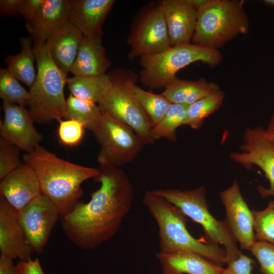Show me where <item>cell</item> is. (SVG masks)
Masks as SVG:
<instances>
[{
  "label": "cell",
  "instance_id": "603a6c76",
  "mask_svg": "<svg viewBox=\"0 0 274 274\" xmlns=\"http://www.w3.org/2000/svg\"><path fill=\"white\" fill-rule=\"evenodd\" d=\"M219 85L204 79L191 81L177 77L162 93L171 103L190 105L218 91Z\"/></svg>",
  "mask_w": 274,
  "mask_h": 274
},
{
  "label": "cell",
  "instance_id": "d6986e66",
  "mask_svg": "<svg viewBox=\"0 0 274 274\" xmlns=\"http://www.w3.org/2000/svg\"><path fill=\"white\" fill-rule=\"evenodd\" d=\"M69 21L87 37H101V27L114 0H70Z\"/></svg>",
  "mask_w": 274,
  "mask_h": 274
},
{
  "label": "cell",
  "instance_id": "44dd1931",
  "mask_svg": "<svg viewBox=\"0 0 274 274\" xmlns=\"http://www.w3.org/2000/svg\"><path fill=\"white\" fill-rule=\"evenodd\" d=\"M110 66L101 37L83 36L70 72L74 76H99Z\"/></svg>",
  "mask_w": 274,
  "mask_h": 274
},
{
  "label": "cell",
  "instance_id": "836d02e7",
  "mask_svg": "<svg viewBox=\"0 0 274 274\" xmlns=\"http://www.w3.org/2000/svg\"><path fill=\"white\" fill-rule=\"evenodd\" d=\"M250 251L256 258L262 274H274V245L256 240Z\"/></svg>",
  "mask_w": 274,
  "mask_h": 274
},
{
  "label": "cell",
  "instance_id": "7c38bea8",
  "mask_svg": "<svg viewBox=\"0 0 274 274\" xmlns=\"http://www.w3.org/2000/svg\"><path fill=\"white\" fill-rule=\"evenodd\" d=\"M17 212L19 222L34 252L42 253L60 218L57 208L42 193Z\"/></svg>",
  "mask_w": 274,
  "mask_h": 274
},
{
  "label": "cell",
  "instance_id": "d6a6232c",
  "mask_svg": "<svg viewBox=\"0 0 274 274\" xmlns=\"http://www.w3.org/2000/svg\"><path fill=\"white\" fill-rule=\"evenodd\" d=\"M59 122L58 135L60 142L68 147L78 145L84 136L85 128L84 126L72 119L61 120Z\"/></svg>",
  "mask_w": 274,
  "mask_h": 274
},
{
  "label": "cell",
  "instance_id": "e0dca14e",
  "mask_svg": "<svg viewBox=\"0 0 274 274\" xmlns=\"http://www.w3.org/2000/svg\"><path fill=\"white\" fill-rule=\"evenodd\" d=\"M160 6L171 46L191 43L197 19V9L191 0H164Z\"/></svg>",
  "mask_w": 274,
  "mask_h": 274
},
{
  "label": "cell",
  "instance_id": "5bb4252c",
  "mask_svg": "<svg viewBox=\"0 0 274 274\" xmlns=\"http://www.w3.org/2000/svg\"><path fill=\"white\" fill-rule=\"evenodd\" d=\"M220 196L225 210V222L241 248L250 251L256 241L253 216L236 181L221 191Z\"/></svg>",
  "mask_w": 274,
  "mask_h": 274
},
{
  "label": "cell",
  "instance_id": "8d00e7d4",
  "mask_svg": "<svg viewBox=\"0 0 274 274\" xmlns=\"http://www.w3.org/2000/svg\"><path fill=\"white\" fill-rule=\"evenodd\" d=\"M44 0H22L20 13L26 21L30 20L42 5Z\"/></svg>",
  "mask_w": 274,
  "mask_h": 274
},
{
  "label": "cell",
  "instance_id": "7402d4cb",
  "mask_svg": "<svg viewBox=\"0 0 274 274\" xmlns=\"http://www.w3.org/2000/svg\"><path fill=\"white\" fill-rule=\"evenodd\" d=\"M163 272L179 274H222L224 268L194 253L179 252L168 254L157 252Z\"/></svg>",
  "mask_w": 274,
  "mask_h": 274
},
{
  "label": "cell",
  "instance_id": "d4e9b609",
  "mask_svg": "<svg viewBox=\"0 0 274 274\" xmlns=\"http://www.w3.org/2000/svg\"><path fill=\"white\" fill-rule=\"evenodd\" d=\"M20 42L21 51L17 54L9 55L6 58L7 69L30 88L37 76L34 66L35 55L29 39L21 38Z\"/></svg>",
  "mask_w": 274,
  "mask_h": 274
},
{
  "label": "cell",
  "instance_id": "f1b7e54d",
  "mask_svg": "<svg viewBox=\"0 0 274 274\" xmlns=\"http://www.w3.org/2000/svg\"><path fill=\"white\" fill-rule=\"evenodd\" d=\"M134 95L149 117L152 127L163 117L171 102L162 94L146 91L134 82L131 85Z\"/></svg>",
  "mask_w": 274,
  "mask_h": 274
},
{
  "label": "cell",
  "instance_id": "8fae6325",
  "mask_svg": "<svg viewBox=\"0 0 274 274\" xmlns=\"http://www.w3.org/2000/svg\"><path fill=\"white\" fill-rule=\"evenodd\" d=\"M129 59L155 54L171 47L162 9L159 5L147 11L130 33Z\"/></svg>",
  "mask_w": 274,
  "mask_h": 274
},
{
  "label": "cell",
  "instance_id": "4dcf8cb0",
  "mask_svg": "<svg viewBox=\"0 0 274 274\" xmlns=\"http://www.w3.org/2000/svg\"><path fill=\"white\" fill-rule=\"evenodd\" d=\"M256 240L274 245V199L261 211L252 210Z\"/></svg>",
  "mask_w": 274,
  "mask_h": 274
},
{
  "label": "cell",
  "instance_id": "2e32d148",
  "mask_svg": "<svg viewBox=\"0 0 274 274\" xmlns=\"http://www.w3.org/2000/svg\"><path fill=\"white\" fill-rule=\"evenodd\" d=\"M33 170L22 162L0 182V195L17 211L42 194Z\"/></svg>",
  "mask_w": 274,
  "mask_h": 274
},
{
  "label": "cell",
  "instance_id": "b9f144b4",
  "mask_svg": "<svg viewBox=\"0 0 274 274\" xmlns=\"http://www.w3.org/2000/svg\"><path fill=\"white\" fill-rule=\"evenodd\" d=\"M162 274H179V273H168V272H163V273Z\"/></svg>",
  "mask_w": 274,
  "mask_h": 274
},
{
  "label": "cell",
  "instance_id": "ffe728a7",
  "mask_svg": "<svg viewBox=\"0 0 274 274\" xmlns=\"http://www.w3.org/2000/svg\"><path fill=\"white\" fill-rule=\"evenodd\" d=\"M83 36L82 32L68 21L45 43L53 60L66 75L76 59Z\"/></svg>",
  "mask_w": 274,
  "mask_h": 274
},
{
  "label": "cell",
  "instance_id": "484cf974",
  "mask_svg": "<svg viewBox=\"0 0 274 274\" xmlns=\"http://www.w3.org/2000/svg\"><path fill=\"white\" fill-rule=\"evenodd\" d=\"M104 113L98 105L71 94L66 99V119L76 120L93 131L102 121Z\"/></svg>",
  "mask_w": 274,
  "mask_h": 274
},
{
  "label": "cell",
  "instance_id": "f546056e",
  "mask_svg": "<svg viewBox=\"0 0 274 274\" xmlns=\"http://www.w3.org/2000/svg\"><path fill=\"white\" fill-rule=\"evenodd\" d=\"M0 97L3 102L25 107L29 99V92L7 69L1 68Z\"/></svg>",
  "mask_w": 274,
  "mask_h": 274
},
{
  "label": "cell",
  "instance_id": "4fadbf2b",
  "mask_svg": "<svg viewBox=\"0 0 274 274\" xmlns=\"http://www.w3.org/2000/svg\"><path fill=\"white\" fill-rule=\"evenodd\" d=\"M4 117L0 122L1 138L25 153L40 145L43 136L34 126L35 121L25 107L3 102Z\"/></svg>",
  "mask_w": 274,
  "mask_h": 274
},
{
  "label": "cell",
  "instance_id": "52a82bcc",
  "mask_svg": "<svg viewBox=\"0 0 274 274\" xmlns=\"http://www.w3.org/2000/svg\"><path fill=\"white\" fill-rule=\"evenodd\" d=\"M153 191L178 207L185 215L199 224L207 241L222 245L227 254V264L243 253L225 221L216 219L211 214L206 200L207 189L200 186L189 190L159 189Z\"/></svg>",
  "mask_w": 274,
  "mask_h": 274
},
{
  "label": "cell",
  "instance_id": "83f0119b",
  "mask_svg": "<svg viewBox=\"0 0 274 274\" xmlns=\"http://www.w3.org/2000/svg\"><path fill=\"white\" fill-rule=\"evenodd\" d=\"M189 105L171 103L162 119L152 128L155 140L166 139L177 141L176 129L183 125Z\"/></svg>",
  "mask_w": 274,
  "mask_h": 274
},
{
  "label": "cell",
  "instance_id": "30bf717a",
  "mask_svg": "<svg viewBox=\"0 0 274 274\" xmlns=\"http://www.w3.org/2000/svg\"><path fill=\"white\" fill-rule=\"evenodd\" d=\"M240 152L231 153L230 158L247 169L259 167L269 183L268 188L261 186L257 190L262 198L274 197V144L261 127H247L239 146Z\"/></svg>",
  "mask_w": 274,
  "mask_h": 274
},
{
  "label": "cell",
  "instance_id": "ba28073f",
  "mask_svg": "<svg viewBox=\"0 0 274 274\" xmlns=\"http://www.w3.org/2000/svg\"><path fill=\"white\" fill-rule=\"evenodd\" d=\"M112 85L105 97L98 104L102 112L130 127L143 145H152V124L132 92L134 83L131 78L110 75Z\"/></svg>",
  "mask_w": 274,
  "mask_h": 274
},
{
  "label": "cell",
  "instance_id": "60d3db41",
  "mask_svg": "<svg viewBox=\"0 0 274 274\" xmlns=\"http://www.w3.org/2000/svg\"><path fill=\"white\" fill-rule=\"evenodd\" d=\"M263 3L267 5L274 7V0H264Z\"/></svg>",
  "mask_w": 274,
  "mask_h": 274
},
{
  "label": "cell",
  "instance_id": "9a60e30c",
  "mask_svg": "<svg viewBox=\"0 0 274 274\" xmlns=\"http://www.w3.org/2000/svg\"><path fill=\"white\" fill-rule=\"evenodd\" d=\"M1 255L20 261L31 258L34 252L21 227L17 212L0 197Z\"/></svg>",
  "mask_w": 274,
  "mask_h": 274
},
{
  "label": "cell",
  "instance_id": "9c48e42d",
  "mask_svg": "<svg viewBox=\"0 0 274 274\" xmlns=\"http://www.w3.org/2000/svg\"><path fill=\"white\" fill-rule=\"evenodd\" d=\"M103 113L102 121L92 131L100 146L97 161L100 166L120 167L132 162L143 144L130 127Z\"/></svg>",
  "mask_w": 274,
  "mask_h": 274
},
{
  "label": "cell",
  "instance_id": "e575fe53",
  "mask_svg": "<svg viewBox=\"0 0 274 274\" xmlns=\"http://www.w3.org/2000/svg\"><path fill=\"white\" fill-rule=\"evenodd\" d=\"M254 263L252 259L242 254L224 268L222 274H251Z\"/></svg>",
  "mask_w": 274,
  "mask_h": 274
},
{
  "label": "cell",
  "instance_id": "277c9868",
  "mask_svg": "<svg viewBox=\"0 0 274 274\" xmlns=\"http://www.w3.org/2000/svg\"><path fill=\"white\" fill-rule=\"evenodd\" d=\"M37 65L36 80L30 87L27 106L35 123L41 125L58 122L66 117L64 88L67 75L53 60L45 43H35Z\"/></svg>",
  "mask_w": 274,
  "mask_h": 274
},
{
  "label": "cell",
  "instance_id": "cb8c5ba5",
  "mask_svg": "<svg viewBox=\"0 0 274 274\" xmlns=\"http://www.w3.org/2000/svg\"><path fill=\"white\" fill-rule=\"evenodd\" d=\"M67 87L71 94L84 100L98 104L112 85L110 75L99 76H74L67 78Z\"/></svg>",
  "mask_w": 274,
  "mask_h": 274
},
{
  "label": "cell",
  "instance_id": "ab89813d",
  "mask_svg": "<svg viewBox=\"0 0 274 274\" xmlns=\"http://www.w3.org/2000/svg\"><path fill=\"white\" fill-rule=\"evenodd\" d=\"M264 132L268 139L274 144V112L271 116Z\"/></svg>",
  "mask_w": 274,
  "mask_h": 274
},
{
  "label": "cell",
  "instance_id": "f35d334b",
  "mask_svg": "<svg viewBox=\"0 0 274 274\" xmlns=\"http://www.w3.org/2000/svg\"><path fill=\"white\" fill-rule=\"evenodd\" d=\"M12 259L0 255V274H18Z\"/></svg>",
  "mask_w": 274,
  "mask_h": 274
},
{
  "label": "cell",
  "instance_id": "6da1fadb",
  "mask_svg": "<svg viewBox=\"0 0 274 274\" xmlns=\"http://www.w3.org/2000/svg\"><path fill=\"white\" fill-rule=\"evenodd\" d=\"M93 180L100 184L87 202L79 201L68 214L60 217L68 239L84 250L97 248L113 237L132 206L134 190L120 167L99 166Z\"/></svg>",
  "mask_w": 274,
  "mask_h": 274
},
{
  "label": "cell",
  "instance_id": "8992f818",
  "mask_svg": "<svg viewBox=\"0 0 274 274\" xmlns=\"http://www.w3.org/2000/svg\"><path fill=\"white\" fill-rule=\"evenodd\" d=\"M223 55L218 50L192 43L171 46L162 52L140 57V80L152 89L166 88L181 69L197 61L211 67L219 65Z\"/></svg>",
  "mask_w": 274,
  "mask_h": 274
},
{
  "label": "cell",
  "instance_id": "3957f363",
  "mask_svg": "<svg viewBox=\"0 0 274 274\" xmlns=\"http://www.w3.org/2000/svg\"><path fill=\"white\" fill-rule=\"evenodd\" d=\"M143 202L158 225V252L163 254L192 252L220 266L227 264L225 249L194 237L187 228V217L176 206L153 190L145 192Z\"/></svg>",
  "mask_w": 274,
  "mask_h": 274
},
{
  "label": "cell",
  "instance_id": "5b68a950",
  "mask_svg": "<svg viewBox=\"0 0 274 274\" xmlns=\"http://www.w3.org/2000/svg\"><path fill=\"white\" fill-rule=\"evenodd\" d=\"M244 1L208 0L197 10L192 43L218 50L238 35L248 33L249 20Z\"/></svg>",
  "mask_w": 274,
  "mask_h": 274
},
{
  "label": "cell",
  "instance_id": "74e56055",
  "mask_svg": "<svg viewBox=\"0 0 274 274\" xmlns=\"http://www.w3.org/2000/svg\"><path fill=\"white\" fill-rule=\"evenodd\" d=\"M22 0H1V15H13L19 14Z\"/></svg>",
  "mask_w": 274,
  "mask_h": 274
},
{
  "label": "cell",
  "instance_id": "7a4b0ae2",
  "mask_svg": "<svg viewBox=\"0 0 274 274\" xmlns=\"http://www.w3.org/2000/svg\"><path fill=\"white\" fill-rule=\"evenodd\" d=\"M22 159L33 170L42 193L56 206L60 216L69 213L83 195L82 183L99 173L98 168L65 160L41 145L25 153Z\"/></svg>",
  "mask_w": 274,
  "mask_h": 274
},
{
  "label": "cell",
  "instance_id": "4316f807",
  "mask_svg": "<svg viewBox=\"0 0 274 274\" xmlns=\"http://www.w3.org/2000/svg\"><path fill=\"white\" fill-rule=\"evenodd\" d=\"M224 97V92L220 90L189 105L183 125L199 129L203 125L204 120L219 109Z\"/></svg>",
  "mask_w": 274,
  "mask_h": 274
},
{
  "label": "cell",
  "instance_id": "ac0fdd59",
  "mask_svg": "<svg viewBox=\"0 0 274 274\" xmlns=\"http://www.w3.org/2000/svg\"><path fill=\"white\" fill-rule=\"evenodd\" d=\"M70 0H44L25 26L35 43H46L60 27L69 21Z\"/></svg>",
  "mask_w": 274,
  "mask_h": 274
},
{
  "label": "cell",
  "instance_id": "1f68e13d",
  "mask_svg": "<svg viewBox=\"0 0 274 274\" xmlns=\"http://www.w3.org/2000/svg\"><path fill=\"white\" fill-rule=\"evenodd\" d=\"M19 149L0 137V180L18 167L20 161Z\"/></svg>",
  "mask_w": 274,
  "mask_h": 274
},
{
  "label": "cell",
  "instance_id": "d590c367",
  "mask_svg": "<svg viewBox=\"0 0 274 274\" xmlns=\"http://www.w3.org/2000/svg\"><path fill=\"white\" fill-rule=\"evenodd\" d=\"M16 265L18 274H45L38 258L19 261Z\"/></svg>",
  "mask_w": 274,
  "mask_h": 274
}]
</instances>
